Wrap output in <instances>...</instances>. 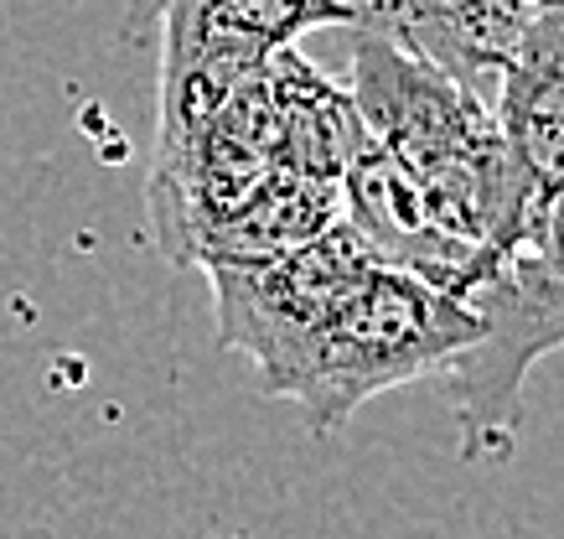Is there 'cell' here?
<instances>
[{
  "mask_svg": "<svg viewBox=\"0 0 564 539\" xmlns=\"http://www.w3.org/2000/svg\"><path fill=\"white\" fill-rule=\"evenodd\" d=\"M352 32V94L362 136L404 172L420 208L451 244L497 260L523 218V182L502 151L487 99L373 26Z\"/></svg>",
  "mask_w": 564,
  "mask_h": 539,
  "instance_id": "1",
  "label": "cell"
},
{
  "mask_svg": "<svg viewBox=\"0 0 564 539\" xmlns=\"http://www.w3.org/2000/svg\"><path fill=\"white\" fill-rule=\"evenodd\" d=\"M477 337L435 374L466 462H508L529 420L523 389L564 348V182L523 203L513 244L466 291Z\"/></svg>",
  "mask_w": 564,
  "mask_h": 539,
  "instance_id": "2",
  "label": "cell"
},
{
  "mask_svg": "<svg viewBox=\"0 0 564 539\" xmlns=\"http://www.w3.org/2000/svg\"><path fill=\"white\" fill-rule=\"evenodd\" d=\"M471 337L477 312L466 297L393 265H368L311 332L274 400H291L311 435H332L378 395L435 379Z\"/></svg>",
  "mask_w": 564,
  "mask_h": 539,
  "instance_id": "3",
  "label": "cell"
},
{
  "mask_svg": "<svg viewBox=\"0 0 564 539\" xmlns=\"http://www.w3.org/2000/svg\"><path fill=\"white\" fill-rule=\"evenodd\" d=\"M368 265L378 260L343 218L264 260L213 265L218 337L223 348L243 353L254 364L264 400H274V389L311 343V332L322 327V316Z\"/></svg>",
  "mask_w": 564,
  "mask_h": 539,
  "instance_id": "4",
  "label": "cell"
},
{
  "mask_svg": "<svg viewBox=\"0 0 564 539\" xmlns=\"http://www.w3.org/2000/svg\"><path fill=\"white\" fill-rule=\"evenodd\" d=\"M322 26H352L343 0H130V32H161V68H254Z\"/></svg>",
  "mask_w": 564,
  "mask_h": 539,
  "instance_id": "5",
  "label": "cell"
},
{
  "mask_svg": "<svg viewBox=\"0 0 564 539\" xmlns=\"http://www.w3.org/2000/svg\"><path fill=\"white\" fill-rule=\"evenodd\" d=\"M523 203L564 182V0H549L518 36L487 99Z\"/></svg>",
  "mask_w": 564,
  "mask_h": 539,
  "instance_id": "6",
  "label": "cell"
},
{
  "mask_svg": "<svg viewBox=\"0 0 564 539\" xmlns=\"http://www.w3.org/2000/svg\"><path fill=\"white\" fill-rule=\"evenodd\" d=\"M544 6L549 0H383L362 26L393 36L477 99H492L497 73Z\"/></svg>",
  "mask_w": 564,
  "mask_h": 539,
  "instance_id": "7",
  "label": "cell"
},
{
  "mask_svg": "<svg viewBox=\"0 0 564 539\" xmlns=\"http://www.w3.org/2000/svg\"><path fill=\"white\" fill-rule=\"evenodd\" d=\"M343 6H347V17H352V26H362V21L378 17V6H383V0H343Z\"/></svg>",
  "mask_w": 564,
  "mask_h": 539,
  "instance_id": "8",
  "label": "cell"
}]
</instances>
